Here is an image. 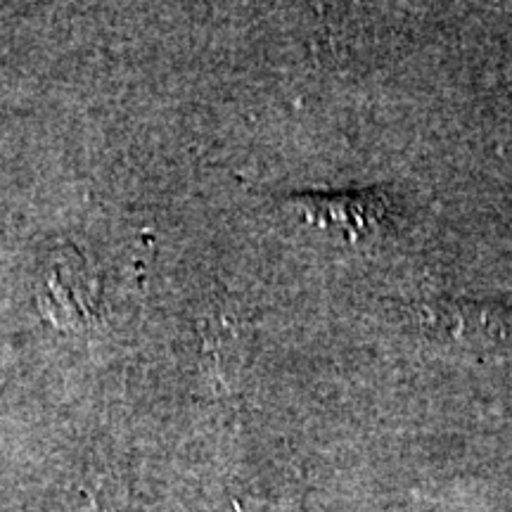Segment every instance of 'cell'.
I'll return each mask as SVG.
<instances>
[{
	"instance_id": "6da1fadb",
	"label": "cell",
	"mask_w": 512,
	"mask_h": 512,
	"mask_svg": "<svg viewBox=\"0 0 512 512\" xmlns=\"http://www.w3.org/2000/svg\"><path fill=\"white\" fill-rule=\"evenodd\" d=\"M306 214L318 226H339L361 240L380 230L387 211L375 197H330L306 204Z\"/></svg>"
}]
</instances>
